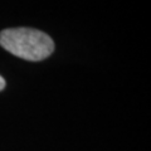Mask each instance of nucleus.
I'll return each instance as SVG.
<instances>
[{
    "label": "nucleus",
    "mask_w": 151,
    "mask_h": 151,
    "mask_svg": "<svg viewBox=\"0 0 151 151\" xmlns=\"http://www.w3.org/2000/svg\"><path fill=\"white\" fill-rule=\"evenodd\" d=\"M0 45L25 60H43L53 53L54 43L45 33L32 28H10L0 33Z\"/></svg>",
    "instance_id": "obj_1"
},
{
    "label": "nucleus",
    "mask_w": 151,
    "mask_h": 151,
    "mask_svg": "<svg viewBox=\"0 0 151 151\" xmlns=\"http://www.w3.org/2000/svg\"><path fill=\"white\" fill-rule=\"evenodd\" d=\"M4 88H5V79L0 76V91H3Z\"/></svg>",
    "instance_id": "obj_2"
}]
</instances>
